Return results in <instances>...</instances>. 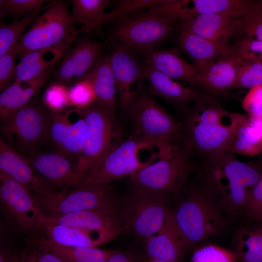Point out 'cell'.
<instances>
[{
	"label": "cell",
	"instance_id": "6da1fadb",
	"mask_svg": "<svg viewBox=\"0 0 262 262\" xmlns=\"http://www.w3.org/2000/svg\"><path fill=\"white\" fill-rule=\"evenodd\" d=\"M196 188L228 218L243 216L250 190L262 176V169L239 161L225 151L196 163Z\"/></svg>",
	"mask_w": 262,
	"mask_h": 262
},
{
	"label": "cell",
	"instance_id": "7a4b0ae2",
	"mask_svg": "<svg viewBox=\"0 0 262 262\" xmlns=\"http://www.w3.org/2000/svg\"><path fill=\"white\" fill-rule=\"evenodd\" d=\"M176 113L183 147L195 163L228 151L245 115L227 110L218 98L205 93L192 106Z\"/></svg>",
	"mask_w": 262,
	"mask_h": 262
},
{
	"label": "cell",
	"instance_id": "3957f363",
	"mask_svg": "<svg viewBox=\"0 0 262 262\" xmlns=\"http://www.w3.org/2000/svg\"><path fill=\"white\" fill-rule=\"evenodd\" d=\"M131 135L156 148L158 159L169 157L183 147L180 124L160 105L139 81L127 113Z\"/></svg>",
	"mask_w": 262,
	"mask_h": 262
},
{
	"label": "cell",
	"instance_id": "277c9868",
	"mask_svg": "<svg viewBox=\"0 0 262 262\" xmlns=\"http://www.w3.org/2000/svg\"><path fill=\"white\" fill-rule=\"evenodd\" d=\"M182 192L184 194L180 202L170 210L186 250L220 234L228 218L192 183H187Z\"/></svg>",
	"mask_w": 262,
	"mask_h": 262
},
{
	"label": "cell",
	"instance_id": "5b68a950",
	"mask_svg": "<svg viewBox=\"0 0 262 262\" xmlns=\"http://www.w3.org/2000/svg\"><path fill=\"white\" fill-rule=\"evenodd\" d=\"M195 170L196 163L183 147L136 171L128 184L166 201L180 195Z\"/></svg>",
	"mask_w": 262,
	"mask_h": 262
},
{
	"label": "cell",
	"instance_id": "8992f818",
	"mask_svg": "<svg viewBox=\"0 0 262 262\" xmlns=\"http://www.w3.org/2000/svg\"><path fill=\"white\" fill-rule=\"evenodd\" d=\"M178 20L151 9L124 16L115 21L110 41L142 54L157 49L173 32Z\"/></svg>",
	"mask_w": 262,
	"mask_h": 262
},
{
	"label": "cell",
	"instance_id": "52a82bcc",
	"mask_svg": "<svg viewBox=\"0 0 262 262\" xmlns=\"http://www.w3.org/2000/svg\"><path fill=\"white\" fill-rule=\"evenodd\" d=\"M78 109L85 124L84 144L76 163L81 180L104 155L124 139L120 121L114 119L96 101L87 108Z\"/></svg>",
	"mask_w": 262,
	"mask_h": 262
},
{
	"label": "cell",
	"instance_id": "ba28073f",
	"mask_svg": "<svg viewBox=\"0 0 262 262\" xmlns=\"http://www.w3.org/2000/svg\"><path fill=\"white\" fill-rule=\"evenodd\" d=\"M66 188L49 197L34 198L45 216L56 217L85 211H119L120 199L111 183Z\"/></svg>",
	"mask_w": 262,
	"mask_h": 262
},
{
	"label": "cell",
	"instance_id": "9c48e42d",
	"mask_svg": "<svg viewBox=\"0 0 262 262\" xmlns=\"http://www.w3.org/2000/svg\"><path fill=\"white\" fill-rule=\"evenodd\" d=\"M166 201L128 184L119 206L123 229L144 240L156 234L162 228L169 209Z\"/></svg>",
	"mask_w": 262,
	"mask_h": 262
},
{
	"label": "cell",
	"instance_id": "30bf717a",
	"mask_svg": "<svg viewBox=\"0 0 262 262\" xmlns=\"http://www.w3.org/2000/svg\"><path fill=\"white\" fill-rule=\"evenodd\" d=\"M75 25L66 3L50 2L49 7L36 19L16 45L17 55L21 56L63 42H71Z\"/></svg>",
	"mask_w": 262,
	"mask_h": 262
},
{
	"label": "cell",
	"instance_id": "8fae6325",
	"mask_svg": "<svg viewBox=\"0 0 262 262\" xmlns=\"http://www.w3.org/2000/svg\"><path fill=\"white\" fill-rule=\"evenodd\" d=\"M144 149H152V147L149 144L129 135L126 140L109 150L86 172L76 187L111 183L125 177H129L158 158L157 153H154L146 161H140L138 154Z\"/></svg>",
	"mask_w": 262,
	"mask_h": 262
},
{
	"label": "cell",
	"instance_id": "7c38bea8",
	"mask_svg": "<svg viewBox=\"0 0 262 262\" xmlns=\"http://www.w3.org/2000/svg\"><path fill=\"white\" fill-rule=\"evenodd\" d=\"M50 115L51 112L38 99L33 98L0 120V130L11 144L31 154L38 146L48 141Z\"/></svg>",
	"mask_w": 262,
	"mask_h": 262
},
{
	"label": "cell",
	"instance_id": "4fadbf2b",
	"mask_svg": "<svg viewBox=\"0 0 262 262\" xmlns=\"http://www.w3.org/2000/svg\"><path fill=\"white\" fill-rule=\"evenodd\" d=\"M0 199L17 226L31 236L39 232L45 215L29 192L0 170Z\"/></svg>",
	"mask_w": 262,
	"mask_h": 262
},
{
	"label": "cell",
	"instance_id": "5bb4252c",
	"mask_svg": "<svg viewBox=\"0 0 262 262\" xmlns=\"http://www.w3.org/2000/svg\"><path fill=\"white\" fill-rule=\"evenodd\" d=\"M109 55L115 81L120 111V121H127L129 107L133 90L132 85L141 79L142 65L137 53L118 44H114Z\"/></svg>",
	"mask_w": 262,
	"mask_h": 262
},
{
	"label": "cell",
	"instance_id": "9a60e30c",
	"mask_svg": "<svg viewBox=\"0 0 262 262\" xmlns=\"http://www.w3.org/2000/svg\"><path fill=\"white\" fill-rule=\"evenodd\" d=\"M75 117L73 108L60 112H51L48 141H50L57 151L70 159L76 160L81 155L83 146L85 124L80 110Z\"/></svg>",
	"mask_w": 262,
	"mask_h": 262
},
{
	"label": "cell",
	"instance_id": "2e32d148",
	"mask_svg": "<svg viewBox=\"0 0 262 262\" xmlns=\"http://www.w3.org/2000/svg\"><path fill=\"white\" fill-rule=\"evenodd\" d=\"M0 170L24 186L33 198L49 197L55 192L34 169L26 157L0 139Z\"/></svg>",
	"mask_w": 262,
	"mask_h": 262
},
{
	"label": "cell",
	"instance_id": "e0dca14e",
	"mask_svg": "<svg viewBox=\"0 0 262 262\" xmlns=\"http://www.w3.org/2000/svg\"><path fill=\"white\" fill-rule=\"evenodd\" d=\"M141 79L147 81V91L151 96L162 98L176 111L187 108L204 93L173 81L146 62L142 63Z\"/></svg>",
	"mask_w": 262,
	"mask_h": 262
},
{
	"label": "cell",
	"instance_id": "ac0fdd59",
	"mask_svg": "<svg viewBox=\"0 0 262 262\" xmlns=\"http://www.w3.org/2000/svg\"><path fill=\"white\" fill-rule=\"evenodd\" d=\"M103 49L101 43L89 38L78 41L67 51L56 71L58 81L68 83L82 79L100 58Z\"/></svg>",
	"mask_w": 262,
	"mask_h": 262
},
{
	"label": "cell",
	"instance_id": "d6986e66",
	"mask_svg": "<svg viewBox=\"0 0 262 262\" xmlns=\"http://www.w3.org/2000/svg\"><path fill=\"white\" fill-rule=\"evenodd\" d=\"M246 13L211 14L180 18L178 25L216 43L229 44V40L236 35L240 17Z\"/></svg>",
	"mask_w": 262,
	"mask_h": 262
},
{
	"label": "cell",
	"instance_id": "ffe728a7",
	"mask_svg": "<svg viewBox=\"0 0 262 262\" xmlns=\"http://www.w3.org/2000/svg\"><path fill=\"white\" fill-rule=\"evenodd\" d=\"M178 25L180 47L193 62L198 73L217 60L237 52L233 45L216 43Z\"/></svg>",
	"mask_w": 262,
	"mask_h": 262
},
{
	"label": "cell",
	"instance_id": "44dd1931",
	"mask_svg": "<svg viewBox=\"0 0 262 262\" xmlns=\"http://www.w3.org/2000/svg\"><path fill=\"white\" fill-rule=\"evenodd\" d=\"M253 3L245 0H168L159 10L179 19L206 14L246 13Z\"/></svg>",
	"mask_w": 262,
	"mask_h": 262
},
{
	"label": "cell",
	"instance_id": "7402d4cb",
	"mask_svg": "<svg viewBox=\"0 0 262 262\" xmlns=\"http://www.w3.org/2000/svg\"><path fill=\"white\" fill-rule=\"evenodd\" d=\"M36 172L48 183L76 187L80 181L76 164L58 152H37L26 157ZM49 184V183H48Z\"/></svg>",
	"mask_w": 262,
	"mask_h": 262
},
{
	"label": "cell",
	"instance_id": "603a6c76",
	"mask_svg": "<svg viewBox=\"0 0 262 262\" xmlns=\"http://www.w3.org/2000/svg\"><path fill=\"white\" fill-rule=\"evenodd\" d=\"M43 223L98 231L114 237L123 230L119 211H85L56 217L45 216Z\"/></svg>",
	"mask_w": 262,
	"mask_h": 262
},
{
	"label": "cell",
	"instance_id": "cb8c5ba5",
	"mask_svg": "<svg viewBox=\"0 0 262 262\" xmlns=\"http://www.w3.org/2000/svg\"><path fill=\"white\" fill-rule=\"evenodd\" d=\"M241 56L236 53L223 57L198 73V89L217 98L229 94L235 82Z\"/></svg>",
	"mask_w": 262,
	"mask_h": 262
},
{
	"label": "cell",
	"instance_id": "d4e9b609",
	"mask_svg": "<svg viewBox=\"0 0 262 262\" xmlns=\"http://www.w3.org/2000/svg\"><path fill=\"white\" fill-rule=\"evenodd\" d=\"M142 55L145 62L157 70L172 79L184 81L192 88L198 90V71L193 64L185 60L178 48L157 49Z\"/></svg>",
	"mask_w": 262,
	"mask_h": 262
},
{
	"label": "cell",
	"instance_id": "484cf974",
	"mask_svg": "<svg viewBox=\"0 0 262 262\" xmlns=\"http://www.w3.org/2000/svg\"><path fill=\"white\" fill-rule=\"evenodd\" d=\"M145 250L149 258L181 262L186 250L169 208L160 230L145 240Z\"/></svg>",
	"mask_w": 262,
	"mask_h": 262
},
{
	"label": "cell",
	"instance_id": "4316f807",
	"mask_svg": "<svg viewBox=\"0 0 262 262\" xmlns=\"http://www.w3.org/2000/svg\"><path fill=\"white\" fill-rule=\"evenodd\" d=\"M37 234L54 243L68 246L97 247L115 238L98 231L49 223H43Z\"/></svg>",
	"mask_w": 262,
	"mask_h": 262
},
{
	"label": "cell",
	"instance_id": "83f0119b",
	"mask_svg": "<svg viewBox=\"0 0 262 262\" xmlns=\"http://www.w3.org/2000/svg\"><path fill=\"white\" fill-rule=\"evenodd\" d=\"M91 81L96 101L115 119L117 116V90L109 55L100 57L85 76ZM120 121V120H119Z\"/></svg>",
	"mask_w": 262,
	"mask_h": 262
},
{
	"label": "cell",
	"instance_id": "f1b7e54d",
	"mask_svg": "<svg viewBox=\"0 0 262 262\" xmlns=\"http://www.w3.org/2000/svg\"><path fill=\"white\" fill-rule=\"evenodd\" d=\"M28 240L39 249L55 254L69 262H106L116 251L97 247L62 245L38 234L32 236Z\"/></svg>",
	"mask_w": 262,
	"mask_h": 262
},
{
	"label": "cell",
	"instance_id": "f546056e",
	"mask_svg": "<svg viewBox=\"0 0 262 262\" xmlns=\"http://www.w3.org/2000/svg\"><path fill=\"white\" fill-rule=\"evenodd\" d=\"M228 151L251 157L260 154L262 152V119L244 115Z\"/></svg>",
	"mask_w": 262,
	"mask_h": 262
},
{
	"label": "cell",
	"instance_id": "4dcf8cb0",
	"mask_svg": "<svg viewBox=\"0 0 262 262\" xmlns=\"http://www.w3.org/2000/svg\"><path fill=\"white\" fill-rule=\"evenodd\" d=\"M108 0H73L70 16L75 24H81L74 33V38L82 33H90L103 24L104 10L110 3Z\"/></svg>",
	"mask_w": 262,
	"mask_h": 262
},
{
	"label": "cell",
	"instance_id": "1f68e13d",
	"mask_svg": "<svg viewBox=\"0 0 262 262\" xmlns=\"http://www.w3.org/2000/svg\"><path fill=\"white\" fill-rule=\"evenodd\" d=\"M233 246L239 262H262V223L240 228Z\"/></svg>",
	"mask_w": 262,
	"mask_h": 262
},
{
	"label": "cell",
	"instance_id": "d6a6232c",
	"mask_svg": "<svg viewBox=\"0 0 262 262\" xmlns=\"http://www.w3.org/2000/svg\"><path fill=\"white\" fill-rule=\"evenodd\" d=\"M49 4L10 24L0 21V56L18 43L25 30L32 26L40 13L49 7Z\"/></svg>",
	"mask_w": 262,
	"mask_h": 262
},
{
	"label": "cell",
	"instance_id": "836d02e7",
	"mask_svg": "<svg viewBox=\"0 0 262 262\" xmlns=\"http://www.w3.org/2000/svg\"><path fill=\"white\" fill-rule=\"evenodd\" d=\"M70 42H63L49 59H45V55L34 63L26 66L17 65L14 75V81L27 82L50 68L63 56L68 48Z\"/></svg>",
	"mask_w": 262,
	"mask_h": 262
},
{
	"label": "cell",
	"instance_id": "e575fe53",
	"mask_svg": "<svg viewBox=\"0 0 262 262\" xmlns=\"http://www.w3.org/2000/svg\"><path fill=\"white\" fill-rule=\"evenodd\" d=\"M262 84V64L241 57L233 89H250Z\"/></svg>",
	"mask_w": 262,
	"mask_h": 262
},
{
	"label": "cell",
	"instance_id": "d590c367",
	"mask_svg": "<svg viewBox=\"0 0 262 262\" xmlns=\"http://www.w3.org/2000/svg\"><path fill=\"white\" fill-rule=\"evenodd\" d=\"M241 35L243 37L240 40H262V5L253 3L240 17L235 36Z\"/></svg>",
	"mask_w": 262,
	"mask_h": 262
},
{
	"label": "cell",
	"instance_id": "8d00e7d4",
	"mask_svg": "<svg viewBox=\"0 0 262 262\" xmlns=\"http://www.w3.org/2000/svg\"><path fill=\"white\" fill-rule=\"evenodd\" d=\"M190 262H239L236 254L218 245L204 243L195 248Z\"/></svg>",
	"mask_w": 262,
	"mask_h": 262
},
{
	"label": "cell",
	"instance_id": "74e56055",
	"mask_svg": "<svg viewBox=\"0 0 262 262\" xmlns=\"http://www.w3.org/2000/svg\"><path fill=\"white\" fill-rule=\"evenodd\" d=\"M165 0H127L120 1L114 10L105 13L103 23L115 21L121 17L145 12L164 4Z\"/></svg>",
	"mask_w": 262,
	"mask_h": 262
},
{
	"label": "cell",
	"instance_id": "f35d334b",
	"mask_svg": "<svg viewBox=\"0 0 262 262\" xmlns=\"http://www.w3.org/2000/svg\"><path fill=\"white\" fill-rule=\"evenodd\" d=\"M53 68V67H52ZM52 68H50L33 79L26 82V86L18 95L5 113L0 116V120H3L19 109L38 93L46 82L51 73Z\"/></svg>",
	"mask_w": 262,
	"mask_h": 262
},
{
	"label": "cell",
	"instance_id": "ab89813d",
	"mask_svg": "<svg viewBox=\"0 0 262 262\" xmlns=\"http://www.w3.org/2000/svg\"><path fill=\"white\" fill-rule=\"evenodd\" d=\"M70 105L84 109L96 101V96L91 81L85 76L68 89Z\"/></svg>",
	"mask_w": 262,
	"mask_h": 262
},
{
	"label": "cell",
	"instance_id": "60d3db41",
	"mask_svg": "<svg viewBox=\"0 0 262 262\" xmlns=\"http://www.w3.org/2000/svg\"><path fill=\"white\" fill-rule=\"evenodd\" d=\"M44 0H0V19L8 16H26L43 8Z\"/></svg>",
	"mask_w": 262,
	"mask_h": 262
},
{
	"label": "cell",
	"instance_id": "b9f144b4",
	"mask_svg": "<svg viewBox=\"0 0 262 262\" xmlns=\"http://www.w3.org/2000/svg\"><path fill=\"white\" fill-rule=\"evenodd\" d=\"M243 216L253 223H262V176L250 191Z\"/></svg>",
	"mask_w": 262,
	"mask_h": 262
},
{
	"label": "cell",
	"instance_id": "7bdbcfd3",
	"mask_svg": "<svg viewBox=\"0 0 262 262\" xmlns=\"http://www.w3.org/2000/svg\"><path fill=\"white\" fill-rule=\"evenodd\" d=\"M44 101L45 105L51 112L64 111L65 108L70 105L68 90L62 84H52L46 90Z\"/></svg>",
	"mask_w": 262,
	"mask_h": 262
},
{
	"label": "cell",
	"instance_id": "ee69618b",
	"mask_svg": "<svg viewBox=\"0 0 262 262\" xmlns=\"http://www.w3.org/2000/svg\"><path fill=\"white\" fill-rule=\"evenodd\" d=\"M16 46L0 56V92L10 86L13 78H14L16 66L15 64V60L17 55Z\"/></svg>",
	"mask_w": 262,
	"mask_h": 262
},
{
	"label": "cell",
	"instance_id": "f6af8a7d",
	"mask_svg": "<svg viewBox=\"0 0 262 262\" xmlns=\"http://www.w3.org/2000/svg\"><path fill=\"white\" fill-rule=\"evenodd\" d=\"M29 243L30 246L19 253L13 262H69L55 254L42 251Z\"/></svg>",
	"mask_w": 262,
	"mask_h": 262
},
{
	"label": "cell",
	"instance_id": "bcb514c9",
	"mask_svg": "<svg viewBox=\"0 0 262 262\" xmlns=\"http://www.w3.org/2000/svg\"><path fill=\"white\" fill-rule=\"evenodd\" d=\"M242 106L249 117L262 119V84L249 90Z\"/></svg>",
	"mask_w": 262,
	"mask_h": 262
},
{
	"label": "cell",
	"instance_id": "7dc6e473",
	"mask_svg": "<svg viewBox=\"0 0 262 262\" xmlns=\"http://www.w3.org/2000/svg\"><path fill=\"white\" fill-rule=\"evenodd\" d=\"M233 45L241 57L262 64V40H240Z\"/></svg>",
	"mask_w": 262,
	"mask_h": 262
},
{
	"label": "cell",
	"instance_id": "c3c4849f",
	"mask_svg": "<svg viewBox=\"0 0 262 262\" xmlns=\"http://www.w3.org/2000/svg\"><path fill=\"white\" fill-rule=\"evenodd\" d=\"M23 89L21 82L14 81L13 83L1 92L0 95V116L4 113Z\"/></svg>",
	"mask_w": 262,
	"mask_h": 262
},
{
	"label": "cell",
	"instance_id": "681fc988",
	"mask_svg": "<svg viewBox=\"0 0 262 262\" xmlns=\"http://www.w3.org/2000/svg\"><path fill=\"white\" fill-rule=\"evenodd\" d=\"M106 262H133L127 253L115 251Z\"/></svg>",
	"mask_w": 262,
	"mask_h": 262
},
{
	"label": "cell",
	"instance_id": "f907efd6",
	"mask_svg": "<svg viewBox=\"0 0 262 262\" xmlns=\"http://www.w3.org/2000/svg\"><path fill=\"white\" fill-rule=\"evenodd\" d=\"M147 262H170L164 261L162 260H159V259L149 258Z\"/></svg>",
	"mask_w": 262,
	"mask_h": 262
}]
</instances>
